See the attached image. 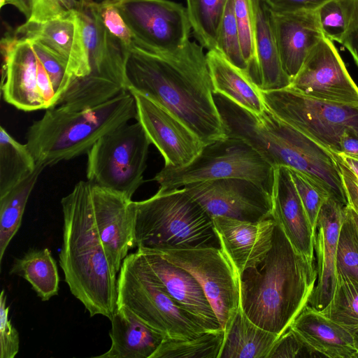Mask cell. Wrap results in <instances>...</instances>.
<instances>
[{
    "label": "cell",
    "mask_w": 358,
    "mask_h": 358,
    "mask_svg": "<svg viewBox=\"0 0 358 358\" xmlns=\"http://www.w3.org/2000/svg\"><path fill=\"white\" fill-rule=\"evenodd\" d=\"M63 241L59 265L71 294L91 317H112L117 307V273L95 225L92 182L80 180L61 200Z\"/></svg>",
    "instance_id": "cell-4"
},
{
    "label": "cell",
    "mask_w": 358,
    "mask_h": 358,
    "mask_svg": "<svg viewBox=\"0 0 358 358\" xmlns=\"http://www.w3.org/2000/svg\"><path fill=\"white\" fill-rule=\"evenodd\" d=\"M80 0H32V12L27 22L41 23L50 20L71 17Z\"/></svg>",
    "instance_id": "cell-42"
},
{
    "label": "cell",
    "mask_w": 358,
    "mask_h": 358,
    "mask_svg": "<svg viewBox=\"0 0 358 358\" xmlns=\"http://www.w3.org/2000/svg\"><path fill=\"white\" fill-rule=\"evenodd\" d=\"M128 90L162 106L206 145L227 138L213 93L203 48L189 41L173 52H157L136 45L125 61Z\"/></svg>",
    "instance_id": "cell-1"
},
{
    "label": "cell",
    "mask_w": 358,
    "mask_h": 358,
    "mask_svg": "<svg viewBox=\"0 0 358 358\" xmlns=\"http://www.w3.org/2000/svg\"><path fill=\"white\" fill-rule=\"evenodd\" d=\"M217 50L231 64L249 73L241 48L233 0H229L220 22L217 38Z\"/></svg>",
    "instance_id": "cell-36"
},
{
    "label": "cell",
    "mask_w": 358,
    "mask_h": 358,
    "mask_svg": "<svg viewBox=\"0 0 358 358\" xmlns=\"http://www.w3.org/2000/svg\"><path fill=\"white\" fill-rule=\"evenodd\" d=\"M129 91L135 98L136 121L160 152L164 166L181 167L193 161L205 145L178 118L142 94Z\"/></svg>",
    "instance_id": "cell-17"
},
{
    "label": "cell",
    "mask_w": 358,
    "mask_h": 358,
    "mask_svg": "<svg viewBox=\"0 0 358 358\" xmlns=\"http://www.w3.org/2000/svg\"><path fill=\"white\" fill-rule=\"evenodd\" d=\"M8 313L6 294L2 289L0 295V358H14L20 348L19 334L12 324Z\"/></svg>",
    "instance_id": "cell-43"
},
{
    "label": "cell",
    "mask_w": 358,
    "mask_h": 358,
    "mask_svg": "<svg viewBox=\"0 0 358 358\" xmlns=\"http://www.w3.org/2000/svg\"><path fill=\"white\" fill-rule=\"evenodd\" d=\"M345 208L351 216L358 231V213L349 204H348Z\"/></svg>",
    "instance_id": "cell-51"
},
{
    "label": "cell",
    "mask_w": 358,
    "mask_h": 358,
    "mask_svg": "<svg viewBox=\"0 0 358 358\" xmlns=\"http://www.w3.org/2000/svg\"><path fill=\"white\" fill-rule=\"evenodd\" d=\"M252 4L255 58L249 75L263 92L286 88L291 79L282 66L269 9L262 0H252Z\"/></svg>",
    "instance_id": "cell-24"
},
{
    "label": "cell",
    "mask_w": 358,
    "mask_h": 358,
    "mask_svg": "<svg viewBox=\"0 0 358 358\" xmlns=\"http://www.w3.org/2000/svg\"><path fill=\"white\" fill-rule=\"evenodd\" d=\"M221 248L241 275L258 266L272 245L275 222L268 218L249 222L234 218H212Z\"/></svg>",
    "instance_id": "cell-19"
},
{
    "label": "cell",
    "mask_w": 358,
    "mask_h": 358,
    "mask_svg": "<svg viewBox=\"0 0 358 358\" xmlns=\"http://www.w3.org/2000/svg\"><path fill=\"white\" fill-rule=\"evenodd\" d=\"M138 251L167 292L207 331L222 329L203 288L186 269L152 251Z\"/></svg>",
    "instance_id": "cell-23"
},
{
    "label": "cell",
    "mask_w": 358,
    "mask_h": 358,
    "mask_svg": "<svg viewBox=\"0 0 358 358\" xmlns=\"http://www.w3.org/2000/svg\"><path fill=\"white\" fill-rule=\"evenodd\" d=\"M111 345L100 358H151L165 337L130 310L117 306L110 319Z\"/></svg>",
    "instance_id": "cell-26"
},
{
    "label": "cell",
    "mask_w": 358,
    "mask_h": 358,
    "mask_svg": "<svg viewBox=\"0 0 358 358\" xmlns=\"http://www.w3.org/2000/svg\"><path fill=\"white\" fill-rule=\"evenodd\" d=\"M272 218L283 230L293 246L311 264L316 266L315 232L292 180L289 169L274 168L271 194Z\"/></svg>",
    "instance_id": "cell-20"
},
{
    "label": "cell",
    "mask_w": 358,
    "mask_h": 358,
    "mask_svg": "<svg viewBox=\"0 0 358 358\" xmlns=\"http://www.w3.org/2000/svg\"><path fill=\"white\" fill-rule=\"evenodd\" d=\"M182 187L211 218L249 222L272 218L271 195L248 180L217 179L192 182Z\"/></svg>",
    "instance_id": "cell-15"
},
{
    "label": "cell",
    "mask_w": 358,
    "mask_h": 358,
    "mask_svg": "<svg viewBox=\"0 0 358 358\" xmlns=\"http://www.w3.org/2000/svg\"><path fill=\"white\" fill-rule=\"evenodd\" d=\"M137 250L221 248L213 222L183 187L135 201Z\"/></svg>",
    "instance_id": "cell-7"
},
{
    "label": "cell",
    "mask_w": 358,
    "mask_h": 358,
    "mask_svg": "<svg viewBox=\"0 0 358 358\" xmlns=\"http://www.w3.org/2000/svg\"><path fill=\"white\" fill-rule=\"evenodd\" d=\"M269 10L277 12L316 10L329 0H262Z\"/></svg>",
    "instance_id": "cell-45"
},
{
    "label": "cell",
    "mask_w": 358,
    "mask_h": 358,
    "mask_svg": "<svg viewBox=\"0 0 358 358\" xmlns=\"http://www.w3.org/2000/svg\"><path fill=\"white\" fill-rule=\"evenodd\" d=\"M341 152L358 159V136L351 131H345L340 141Z\"/></svg>",
    "instance_id": "cell-48"
},
{
    "label": "cell",
    "mask_w": 358,
    "mask_h": 358,
    "mask_svg": "<svg viewBox=\"0 0 358 358\" xmlns=\"http://www.w3.org/2000/svg\"><path fill=\"white\" fill-rule=\"evenodd\" d=\"M136 115L129 91L90 108L69 110L57 105L29 127L26 144L36 162L52 166L87 154L101 138Z\"/></svg>",
    "instance_id": "cell-6"
},
{
    "label": "cell",
    "mask_w": 358,
    "mask_h": 358,
    "mask_svg": "<svg viewBox=\"0 0 358 358\" xmlns=\"http://www.w3.org/2000/svg\"><path fill=\"white\" fill-rule=\"evenodd\" d=\"M96 8L99 17L108 31L126 50L130 49L134 43V36L113 1L103 0L97 2Z\"/></svg>",
    "instance_id": "cell-41"
},
{
    "label": "cell",
    "mask_w": 358,
    "mask_h": 358,
    "mask_svg": "<svg viewBox=\"0 0 358 358\" xmlns=\"http://www.w3.org/2000/svg\"><path fill=\"white\" fill-rule=\"evenodd\" d=\"M150 144L138 121L116 128L87 153V180L131 199L144 182Z\"/></svg>",
    "instance_id": "cell-10"
},
{
    "label": "cell",
    "mask_w": 358,
    "mask_h": 358,
    "mask_svg": "<svg viewBox=\"0 0 358 358\" xmlns=\"http://www.w3.org/2000/svg\"><path fill=\"white\" fill-rule=\"evenodd\" d=\"M93 215L108 260L117 273L128 252L136 245L135 201L92 182Z\"/></svg>",
    "instance_id": "cell-18"
},
{
    "label": "cell",
    "mask_w": 358,
    "mask_h": 358,
    "mask_svg": "<svg viewBox=\"0 0 358 358\" xmlns=\"http://www.w3.org/2000/svg\"><path fill=\"white\" fill-rule=\"evenodd\" d=\"M229 0H186L193 34L203 48L217 50L219 27Z\"/></svg>",
    "instance_id": "cell-34"
},
{
    "label": "cell",
    "mask_w": 358,
    "mask_h": 358,
    "mask_svg": "<svg viewBox=\"0 0 358 358\" xmlns=\"http://www.w3.org/2000/svg\"><path fill=\"white\" fill-rule=\"evenodd\" d=\"M316 281V266L275 223L264 260L240 275L241 308L252 322L280 337L308 305Z\"/></svg>",
    "instance_id": "cell-3"
},
{
    "label": "cell",
    "mask_w": 358,
    "mask_h": 358,
    "mask_svg": "<svg viewBox=\"0 0 358 358\" xmlns=\"http://www.w3.org/2000/svg\"><path fill=\"white\" fill-rule=\"evenodd\" d=\"M132 32L134 43L157 52H173L190 41L186 7L169 0H111Z\"/></svg>",
    "instance_id": "cell-14"
},
{
    "label": "cell",
    "mask_w": 358,
    "mask_h": 358,
    "mask_svg": "<svg viewBox=\"0 0 358 358\" xmlns=\"http://www.w3.org/2000/svg\"><path fill=\"white\" fill-rule=\"evenodd\" d=\"M155 252L188 271L200 283L223 330L240 307V275L221 248Z\"/></svg>",
    "instance_id": "cell-13"
},
{
    "label": "cell",
    "mask_w": 358,
    "mask_h": 358,
    "mask_svg": "<svg viewBox=\"0 0 358 358\" xmlns=\"http://www.w3.org/2000/svg\"><path fill=\"white\" fill-rule=\"evenodd\" d=\"M227 137L245 141L272 167L286 166L309 177L343 206L348 204L336 155L285 123L267 107L255 115L214 94Z\"/></svg>",
    "instance_id": "cell-2"
},
{
    "label": "cell",
    "mask_w": 358,
    "mask_h": 358,
    "mask_svg": "<svg viewBox=\"0 0 358 358\" xmlns=\"http://www.w3.org/2000/svg\"><path fill=\"white\" fill-rule=\"evenodd\" d=\"M337 268L358 282V231L345 206L338 241Z\"/></svg>",
    "instance_id": "cell-37"
},
{
    "label": "cell",
    "mask_w": 358,
    "mask_h": 358,
    "mask_svg": "<svg viewBox=\"0 0 358 358\" xmlns=\"http://www.w3.org/2000/svg\"><path fill=\"white\" fill-rule=\"evenodd\" d=\"M269 11L282 66L292 81L310 51L324 37L317 10Z\"/></svg>",
    "instance_id": "cell-22"
},
{
    "label": "cell",
    "mask_w": 358,
    "mask_h": 358,
    "mask_svg": "<svg viewBox=\"0 0 358 358\" xmlns=\"http://www.w3.org/2000/svg\"><path fill=\"white\" fill-rule=\"evenodd\" d=\"M318 357L292 329L281 335L273 345L268 358Z\"/></svg>",
    "instance_id": "cell-44"
},
{
    "label": "cell",
    "mask_w": 358,
    "mask_h": 358,
    "mask_svg": "<svg viewBox=\"0 0 358 358\" xmlns=\"http://www.w3.org/2000/svg\"><path fill=\"white\" fill-rule=\"evenodd\" d=\"M289 328L319 357L357 358L358 350L350 334L321 310L309 305Z\"/></svg>",
    "instance_id": "cell-25"
},
{
    "label": "cell",
    "mask_w": 358,
    "mask_h": 358,
    "mask_svg": "<svg viewBox=\"0 0 358 358\" xmlns=\"http://www.w3.org/2000/svg\"><path fill=\"white\" fill-rule=\"evenodd\" d=\"M10 274L28 281L43 301L58 294L59 276L57 266L48 248L31 250L15 259Z\"/></svg>",
    "instance_id": "cell-29"
},
{
    "label": "cell",
    "mask_w": 358,
    "mask_h": 358,
    "mask_svg": "<svg viewBox=\"0 0 358 358\" xmlns=\"http://www.w3.org/2000/svg\"><path fill=\"white\" fill-rule=\"evenodd\" d=\"M74 31L75 26L71 15L41 23L26 21L17 27L15 33L29 40L40 42L63 59L68 66Z\"/></svg>",
    "instance_id": "cell-33"
},
{
    "label": "cell",
    "mask_w": 358,
    "mask_h": 358,
    "mask_svg": "<svg viewBox=\"0 0 358 358\" xmlns=\"http://www.w3.org/2000/svg\"><path fill=\"white\" fill-rule=\"evenodd\" d=\"M6 4H11L16 7L28 20L32 12V0H0V7Z\"/></svg>",
    "instance_id": "cell-49"
},
{
    "label": "cell",
    "mask_w": 358,
    "mask_h": 358,
    "mask_svg": "<svg viewBox=\"0 0 358 358\" xmlns=\"http://www.w3.org/2000/svg\"><path fill=\"white\" fill-rule=\"evenodd\" d=\"M336 155H337L338 158L358 178V159L342 152Z\"/></svg>",
    "instance_id": "cell-50"
},
{
    "label": "cell",
    "mask_w": 358,
    "mask_h": 358,
    "mask_svg": "<svg viewBox=\"0 0 358 358\" xmlns=\"http://www.w3.org/2000/svg\"><path fill=\"white\" fill-rule=\"evenodd\" d=\"M206 59L213 94L227 98L255 115L266 108L262 90L248 73L234 66L216 50L208 51Z\"/></svg>",
    "instance_id": "cell-27"
},
{
    "label": "cell",
    "mask_w": 358,
    "mask_h": 358,
    "mask_svg": "<svg viewBox=\"0 0 358 358\" xmlns=\"http://www.w3.org/2000/svg\"><path fill=\"white\" fill-rule=\"evenodd\" d=\"M321 311L350 334L358 350V282L337 268L332 298Z\"/></svg>",
    "instance_id": "cell-32"
},
{
    "label": "cell",
    "mask_w": 358,
    "mask_h": 358,
    "mask_svg": "<svg viewBox=\"0 0 358 358\" xmlns=\"http://www.w3.org/2000/svg\"><path fill=\"white\" fill-rule=\"evenodd\" d=\"M344 206L329 197L319 213L315 238L317 281L308 305L322 310L331 301L336 282V253Z\"/></svg>",
    "instance_id": "cell-21"
},
{
    "label": "cell",
    "mask_w": 358,
    "mask_h": 358,
    "mask_svg": "<svg viewBox=\"0 0 358 358\" xmlns=\"http://www.w3.org/2000/svg\"><path fill=\"white\" fill-rule=\"evenodd\" d=\"M231 178L252 181L271 195L274 168L243 139L227 137L206 145L186 166H164L153 180L159 190L168 191L192 182Z\"/></svg>",
    "instance_id": "cell-9"
},
{
    "label": "cell",
    "mask_w": 358,
    "mask_h": 358,
    "mask_svg": "<svg viewBox=\"0 0 358 358\" xmlns=\"http://www.w3.org/2000/svg\"><path fill=\"white\" fill-rule=\"evenodd\" d=\"M262 92L266 107L278 118L334 154L345 131L358 136V104L318 99L289 87Z\"/></svg>",
    "instance_id": "cell-11"
},
{
    "label": "cell",
    "mask_w": 358,
    "mask_h": 358,
    "mask_svg": "<svg viewBox=\"0 0 358 358\" xmlns=\"http://www.w3.org/2000/svg\"><path fill=\"white\" fill-rule=\"evenodd\" d=\"M233 3L243 57L250 69L255 58L252 0H233Z\"/></svg>",
    "instance_id": "cell-40"
},
{
    "label": "cell",
    "mask_w": 358,
    "mask_h": 358,
    "mask_svg": "<svg viewBox=\"0 0 358 358\" xmlns=\"http://www.w3.org/2000/svg\"><path fill=\"white\" fill-rule=\"evenodd\" d=\"M352 0H329L317 10V17L324 36L341 43L350 22Z\"/></svg>",
    "instance_id": "cell-38"
},
{
    "label": "cell",
    "mask_w": 358,
    "mask_h": 358,
    "mask_svg": "<svg viewBox=\"0 0 358 358\" xmlns=\"http://www.w3.org/2000/svg\"><path fill=\"white\" fill-rule=\"evenodd\" d=\"M348 204L358 213V178L337 157Z\"/></svg>",
    "instance_id": "cell-47"
},
{
    "label": "cell",
    "mask_w": 358,
    "mask_h": 358,
    "mask_svg": "<svg viewBox=\"0 0 358 358\" xmlns=\"http://www.w3.org/2000/svg\"><path fill=\"white\" fill-rule=\"evenodd\" d=\"M94 0H80L73 13L75 31L68 72L72 83L59 105L69 110L99 106L128 91V52L106 29Z\"/></svg>",
    "instance_id": "cell-5"
},
{
    "label": "cell",
    "mask_w": 358,
    "mask_h": 358,
    "mask_svg": "<svg viewBox=\"0 0 358 358\" xmlns=\"http://www.w3.org/2000/svg\"><path fill=\"white\" fill-rule=\"evenodd\" d=\"M340 43L350 52L358 66V0H352L349 25Z\"/></svg>",
    "instance_id": "cell-46"
},
{
    "label": "cell",
    "mask_w": 358,
    "mask_h": 358,
    "mask_svg": "<svg viewBox=\"0 0 358 358\" xmlns=\"http://www.w3.org/2000/svg\"><path fill=\"white\" fill-rule=\"evenodd\" d=\"M37 165L27 144L16 141L1 126L0 195L31 176Z\"/></svg>",
    "instance_id": "cell-31"
},
{
    "label": "cell",
    "mask_w": 358,
    "mask_h": 358,
    "mask_svg": "<svg viewBox=\"0 0 358 358\" xmlns=\"http://www.w3.org/2000/svg\"><path fill=\"white\" fill-rule=\"evenodd\" d=\"M2 94L5 101L23 111L47 110L61 98L31 41L6 33L1 41Z\"/></svg>",
    "instance_id": "cell-12"
},
{
    "label": "cell",
    "mask_w": 358,
    "mask_h": 358,
    "mask_svg": "<svg viewBox=\"0 0 358 358\" xmlns=\"http://www.w3.org/2000/svg\"><path fill=\"white\" fill-rule=\"evenodd\" d=\"M289 87L318 99L358 104V86L333 41L325 36L310 51Z\"/></svg>",
    "instance_id": "cell-16"
},
{
    "label": "cell",
    "mask_w": 358,
    "mask_h": 358,
    "mask_svg": "<svg viewBox=\"0 0 358 358\" xmlns=\"http://www.w3.org/2000/svg\"><path fill=\"white\" fill-rule=\"evenodd\" d=\"M224 331L218 358H268L279 338L252 322L241 306Z\"/></svg>",
    "instance_id": "cell-28"
},
{
    "label": "cell",
    "mask_w": 358,
    "mask_h": 358,
    "mask_svg": "<svg viewBox=\"0 0 358 358\" xmlns=\"http://www.w3.org/2000/svg\"><path fill=\"white\" fill-rule=\"evenodd\" d=\"M224 337L219 329L189 339L164 338L151 358H218Z\"/></svg>",
    "instance_id": "cell-35"
},
{
    "label": "cell",
    "mask_w": 358,
    "mask_h": 358,
    "mask_svg": "<svg viewBox=\"0 0 358 358\" xmlns=\"http://www.w3.org/2000/svg\"><path fill=\"white\" fill-rule=\"evenodd\" d=\"M45 167L38 163L35 171L31 176L0 195L1 262L7 247L20 227L29 197Z\"/></svg>",
    "instance_id": "cell-30"
},
{
    "label": "cell",
    "mask_w": 358,
    "mask_h": 358,
    "mask_svg": "<svg viewBox=\"0 0 358 358\" xmlns=\"http://www.w3.org/2000/svg\"><path fill=\"white\" fill-rule=\"evenodd\" d=\"M117 294V306L130 310L165 338L189 339L207 331L173 300L138 251L123 259Z\"/></svg>",
    "instance_id": "cell-8"
},
{
    "label": "cell",
    "mask_w": 358,
    "mask_h": 358,
    "mask_svg": "<svg viewBox=\"0 0 358 358\" xmlns=\"http://www.w3.org/2000/svg\"><path fill=\"white\" fill-rule=\"evenodd\" d=\"M289 171L313 229L316 234L320 210L324 202L330 196L322 187L305 174L290 169Z\"/></svg>",
    "instance_id": "cell-39"
}]
</instances>
